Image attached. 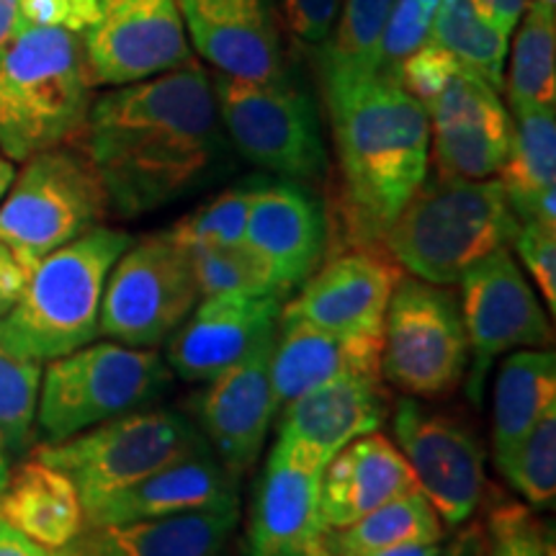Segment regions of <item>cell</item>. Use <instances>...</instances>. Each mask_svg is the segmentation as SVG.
Wrapping results in <instances>:
<instances>
[{"label": "cell", "mask_w": 556, "mask_h": 556, "mask_svg": "<svg viewBox=\"0 0 556 556\" xmlns=\"http://www.w3.org/2000/svg\"><path fill=\"white\" fill-rule=\"evenodd\" d=\"M80 139L119 217H142L184 199L227 150L212 73L193 60L109 88L90 103Z\"/></svg>", "instance_id": "obj_1"}, {"label": "cell", "mask_w": 556, "mask_h": 556, "mask_svg": "<svg viewBox=\"0 0 556 556\" xmlns=\"http://www.w3.org/2000/svg\"><path fill=\"white\" fill-rule=\"evenodd\" d=\"M340 170L348 248L381 245L428 178L430 124L422 103L384 75L323 83Z\"/></svg>", "instance_id": "obj_2"}, {"label": "cell", "mask_w": 556, "mask_h": 556, "mask_svg": "<svg viewBox=\"0 0 556 556\" xmlns=\"http://www.w3.org/2000/svg\"><path fill=\"white\" fill-rule=\"evenodd\" d=\"M90 103L78 31L34 26L0 45V152L13 163L80 139Z\"/></svg>", "instance_id": "obj_3"}, {"label": "cell", "mask_w": 556, "mask_h": 556, "mask_svg": "<svg viewBox=\"0 0 556 556\" xmlns=\"http://www.w3.org/2000/svg\"><path fill=\"white\" fill-rule=\"evenodd\" d=\"M518 219L497 178L430 176L402 206L381 248L420 281L454 287L464 270L510 248Z\"/></svg>", "instance_id": "obj_4"}, {"label": "cell", "mask_w": 556, "mask_h": 556, "mask_svg": "<svg viewBox=\"0 0 556 556\" xmlns=\"http://www.w3.org/2000/svg\"><path fill=\"white\" fill-rule=\"evenodd\" d=\"M131 240L101 225L41 258L16 307L0 317V340L41 364L93 343L106 278Z\"/></svg>", "instance_id": "obj_5"}, {"label": "cell", "mask_w": 556, "mask_h": 556, "mask_svg": "<svg viewBox=\"0 0 556 556\" xmlns=\"http://www.w3.org/2000/svg\"><path fill=\"white\" fill-rule=\"evenodd\" d=\"M170 384L173 374L160 353L93 340L41 368L37 435L41 443L67 441L114 417L157 405Z\"/></svg>", "instance_id": "obj_6"}, {"label": "cell", "mask_w": 556, "mask_h": 556, "mask_svg": "<svg viewBox=\"0 0 556 556\" xmlns=\"http://www.w3.org/2000/svg\"><path fill=\"white\" fill-rule=\"evenodd\" d=\"M111 212L106 189L83 148H52L24 160L0 201V242L26 268L80 235L101 227Z\"/></svg>", "instance_id": "obj_7"}, {"label": "cell", "mask_w": 556, "mask_h": 556, "mask_svg": "<svg viewBox=\"0 0 556 556\" xmlns=\"http://www.w3.org/2000/svg\"><path fill=\"white\" fill-rule=\"evenodd\" d=\"M204 448H208L206 438L189 415L152 405L83 430L67 441L39 443L31 454L65 471L86 507Z\"/></svg>", "instance_id": "obj_8"}, {"label": "cell", "mask_w": 556, "mask_h": 556, "mask_svg": "<svg viewBox=\"0 0 556 556\" xmlns=\"http://www.w3.org/2000/svg\"><path fill=\"white\" fill-rule=\"evenodd\" d=\"M212 83L225 135L248 163L296 184L328 176L317 103L289 75L238 80L214 73Z\"/></svg>", "instance_id": "obj_9"}, {"label": "cell", "mask_w": 556, "mask_h": 556, "mask_svg": "<svg viewBox=\"0 0 556 556\" xmlns=\"http://www.w3.org/2000/svg\"><path fill=\"white\" fill-rule=\"evenodd\" d=\"M469 343L451 287L402 276L381 325V379L400 394L438 400L464 384Z\"/></svg>", "instance_id": "obj_10"}, {"label": "cell", "mask_w": 556, "mask_h": 556, "mask_svg": "<svg viewBox=\"0 0 556 556\" xmlns=\"http://www.w3.org/2000/svg\"><path fill=\"white\" fill-rule=\"evenodd\" d=\"M199 299L189 250L165 232L131 240L106 278L99 336L155 351L180 328Z\"/></svg>", "instance_id": "obj_11"}, {"label": "cell", "mask_w": 556, "mask_h": 556, "mask_svg": "<svg viewBox=\"0 0 556 556\" xmlns=\"http://www.w3.org/2000/svg\"><path fill=\"white\" fill-rule=\"evenodd\" d=\"M458 287L469 343V368L462 387L471 405H479L495 361L520 348L552 345V323L510 248H500L469 266Z\"/></svg>", "instance_id": "obj_12"}, {"label": "cell", "mask_w": 556, "mask_h": 556, "mask_svg": "<svg viewBox=\"0 0 556 556\" xmlns=\"http://www.w3.org/2000/svg\"><path fill=\"white\" fill-rule=\"evenodd\" d=\"M394 446L413 469L417 490L446 528L467 526L484 500V446L462 417L402 397L389 409Z\"/></svg>", "instance_id": "obj_13"}, {"label": "cell", "mask_w": 556, "mask_h": 556, "mask_svg": "<svg viewBox=\"0 0 556 556\" xmlns=\"http://www.w3.org/2000/svg\"><path fill=\"white\" fill-rule=\"evenodd\" d=\"M93 88H119L193 62L178 0H99L80 34Z\"/></svg>", "instance_id": "obj_14"}, {"label": "cell", "mask_w": 556, "mask_h": 556, "mask_svg": "<svg viewBox=\"0 0 556 556\" xmlns=\"http://www.w3.org/2000/svg\"><path fill=\"white\" fill-rule=\"evenodd\" d=\"M422 109L430 124L435 173L454 178L497 176L513 139V116L497 88L469 67H458Z\"/></svg>", "instance_id": "obj_15"}, {"label": "cell", "mask_w": 556, "mask_h": 556, "mask_svg": "<svg viewBox=\"0 0 556 556\" xmlns=\"http://www.w3.org/2000/svg\"><path fill=\"white\" fill-rule=\"evenodd\" d=\"M274 338L276 332L253 348L240 364L206 381L191 400V417L206 438L208 448L238 479L258 464L278 415V400L270 381Z\"/></svg>", "instance_id": "obj_16"}, {"label": "cell", "mask_w": 556, "mask_h": 556, "mask_svg": "<svg viewBox=\"0 0 556 556\" xmlns=\"http://www.w3.org/2000/svg\"><path fill=\"white\" fill-rule=\"evenodd\" d=\"M402 276L381 245L348 248L323 261L283 309L340 336L379 338L389 299Z\"/></svg>", "instance_id": "obj_17"}, {"label": "cell", "mask_w": 556, "mask_h": 556, "mask_svg": "<svg viewBox=\"0 0 556 556\" xmlns=\"http://www.w3.org/2000/svg\"><path fill=\"white\" fill-rule=\"evenodd\" d=\"M276 446L323 471L338 451L377 433L389 417V389L381 377H348L312 389L278 407Z\"/></svg>", "instance_id": "obj_18"}, {"label": "cell", "mask_w": 556, "mask_h": 556, "mask_svg": "<svg viewBox=\"0 0 556 556\" xmlns=\"http://www.w3.org/2000/svg\"><path fill=\"white\" fill-rule=\"evenodd\" d=\"M281 307L276 296H201L165 340V364L173 377L206 384L274 336Z\"/></svg>", "instance_id": "obj_19"}, {"label": "cell", "mask_w": 556, "mask_h": 556, "mask_svg": "<svg viewBox=\"0 0 556 556\" xmlns=\"http://www.w3.org/2000/svg\"><path fill=\"white\" fill-rule=\"evenodd\" d=\"M191 50L238 80L289 75L281 26L268 0H178Z\"/></svg>", "instance_id": "obj_20"}, {"label": "cell", "mask_w": 556, "mask_h": 556, "mask_svg": "<svg viewBox=\"0 0 556 556\" xmlns=\"http://www.w3.org/2000/svg\"><path fill=\"white\" fill-rule=\"evenodd\" d=\"M328 240V214L307 186L287 178L261 180L250 204L242 245L266 263L283 296L323 266Z\"/></svg>", "instance_id": "obj_21"}, {"label": "cell", "mask_w": 556, "mask_h": 556, "mask_svg": "<svg viewBox=\"0 0 556 556\" xmlns=\"http://www.w3.org/2000/svg\"><path fill=\"white\" fill-rule=\"evenodd\" d=\"M323 471L270 446L248 510L245 556H296L323 544L328 528L319 513Z\"/></svg>", "instance_id": "obj_22"}, {"label": "cell", "mask_w": 556, "mask_h": 556, "mask_svg": "<svg viewBox=\"0 0 556 556\" xmlns=\"http://www.w3.org/2000/svg\"><path fill=\"white\" fill-rule=\"evenodd\" d=\"M232 503H240V479L229 475L212 448H204L86 505V526L131 523Z\"/></svg>", "instance_id": "obj_23"}, {"label": "cell", "mask_w": 556, "mask_h": 556, "mask_svg": "<svg viewBox=\"0 0 556 556\" xmlns=\"http://www.w3.org/2000/svg\"><path fill=\"white\" fill-rule=\"evenodd\" d=\"M348 377H381V336H340L281 307L270 353L278 407Z\"/></svg>", "instance_id": "obj_24"}, {"label": "cell", "mask_w": 556, "mask_h": 556, "mask_svg": "<svg viewBox=\"0 0 556 556\" xmlns=\"http://www.w3.org/2000/svg\"><path fill=\"white\" fill-rule=\"evenodd\" d=\"M417 486L402 451L387 435L368 433L330 458L319 477V513L328 531L353 526L389 500Z\"/></svg>", "instance_id": "obj_25"}, {"label": "cell", "mask_w": 556, "mask_h": 556, "mask_svg": "<svg viewBox=\"0 0 556 556\" xmlns=\"http://www.w3.org/2000/svg\"><path fill=\"white\" fill-rule=\"evenodd\" d=\"M0 520L45 552L70 546L88 528L73 479L34 454L11 467L0 492Z\"/></svg>", "instance_id": "obj_26"}, {"label": "cell", "mask_w": 556, "mask_h": 556, "mask_svg": "<svg viewBox=\"0 0 556 556\" xmlns=\"http://www.w3.org/2000/svg\"><path fill=\"white\" fill-rule=\"evenodd\" d=\"M240 523V503L88 528L99 556H222Z\"/></svg>", "instance_id": "obj_27"}, {"label": "cell", "mask_w": 556, "mask_h": 556, "mask_svg": "<svg viewBox=\"0 0 556 556\" xmlns=\"http://www.w3.org/2000/svg\"><path fill=\"white\" fill-rule=\"evenodd\" d=\"M520 222L556 227V109L513 116V139L495 176Z\"/></svg>", "instance_id": "obj_28"}, {"label": "cell", "mask_w": 556, "mask_h": 556, "mask_svg": "<svg viewBox=\"0 0 556 556\" xmlns=\"http://www.w3.org/2000/svg\"><path fill=\"white\" fill-rule=\"evenodd\" d=\"M552 407H556L552 348H520L507 353L492 392V456L497 471Z\"/></svg>", "instance_id": "obj_29"}, {"label": "cell", "mask_w": 556, "mask_h": 556, "mask_svg": "<svg viewBox=\"0 0 556 556\" xmlns=\"http://www.w3.org/2000/svg\"><path fill=\"white\" fill-rule=\"evenodd\" d=\"M513 39L503 93L510 116L556 109V9L528 0Z\"/></svg>", "instance_id": "obj_30"}, {"label": "cell", "mask_w": 556, "mask_h": 556, "mask_svg": "<svg viewBox=\"0 0 556 556\" xmlns=\"http://www.w3.org/2000/svg\"><path fill=\"white\" fill-rule=\"evenodd\" d=\"M446 526L420 490L389 500L353 526L328 531V546L336 556H361L413 544H441Z\"/></svg>", "instance_id": "obj_31"}, {"label": "cell", "mask_w": 556, "mask_h": 556, "mask_svg": "<svg viewBox=\"0 0 556 556\" xmlns=\"http://www.w3.org/2000/svg\"><path fill=\"white\" fill-rule=\"evenodd\" d=\"M428 41L503 93L510 34L500 29L479 0H441Z\"/></svg>", "instance_id": "obj_32"}, {"label": "cell", "mask_w": 556, "mask_h": 556, "mask_svg": "<svg viewBox=\"0 0 556 556\" xmlns=\"http://www.w3.org/2000/svg\"><path fill=\"white\" fill-rule=\"evenodd\" d=\"M394 0H343L328 41L319 47L323 83L379 75V47Z\"/></svg>", "instance_id": "obj_33"}, {"label": "cell", "mask_w": 556, "mask_h": 556, "mask_svg": "<svg viewBox=\"0 0 556 556\" xmlns=\"http://www.w3.org/2000/svg\"><path fill=\"white\" fill-rule=\"evenodd\" d=\"M41 368V361L0 340V454L9 458H24L34 448Z\"/></svg>", "instance_id": "obj_34"}, {"label": "cell", "mask_w": 556, "mask_h": 556, "mask_svg": "<svg viewBox=\"0 0 556 556\" xmlns=\"http://www.w3.org/2000/svg\"><path fill=\"white\" fill-rule=\"evenodd\" d=\"M201 296H276L281 287L248 245L189 248Z\"/></svg>", "instance_id": "obj_35"}, {"label": "cell", "mask_w": 556, "mask_h": 556, "mask_svg": "<svg viewBox=\"0 0 556 556\" xmlns=\"http://www.w3.org/2000/svg\"><path fill=\"white\" fill-rule=\"evenodd\" d=\"M258 184L261 180H248V184L222 191L219 197L208 199L206 204L180 217L170 229H165V235L186 250L204 245H240L245 238L250 204H253Z\"/></svg>", "instance_id": "obj_36"}, {"label": "cell", "mask_w": 556, "mask_h": 556, "mask_svg": "<svg viewBox=\"0 0 556 556\" xmlns=\"http://www.w3.org/2000/svg\"><path fill=\"white\" fill-rule=\"evenodd\" d=\"M505 482L526 500V505L546 510L556 497V407L546 409L520 446L500 469Z\"/></svg>", "instance_id": "obj_37"}, {"label": "cell", "mask_w": 556, "mask_h": 556, "mask_svg": "<svg viewBox=\"0 0 556 556\" xmlns=\"http://www.w3.org/2000/svg\"><path fill=\"white\" fill-rule=\"evenodd\" d=\"M441 0H394L379 47V75L392 80L397 67L430 37Z\"/></svg>", "instance_id": "obj_38"}, {"label": "cell", "mask_w": 556, "mask_h": 556, "mask_svg": "<svg viewBox=\"0 0 556 556\" xmlns=\"http://www.w3.org/2000/svg\"><path fill=\"white\" fill-rule=\"evenodd\" d=\"M482 556H552L544 528L526 505L503 503L490 513Z\"/></svg>", "instance_id": "obj_39"}, {"label": "cell", "mask_w": 556, "mask_h": 556, "mask_svg": "<svg viewBox=\"0 0 556 556\" xmlns=\"http://www.w3.org/2000/svg\"><path fill=\"white\" fill-rule=\"evenodd\" d=\"M513 250L518 255V266L526 268L533 287L546 302L548 317L556 315V227L539 222H520Z\"/></svg>", "instance_id": "obj_40"}, {"label": "cell", "mask_w": 556, "mask_h": 556, "mask_svg": "<svg viewBox=\"0 0 556 556\" xmlns=\"http://www.w3.org/2000/svg\"><path fill=\"white\" fill-rule=\"evenodd\" d=\"M458 67L464 65L456 58H451L443 47L433 45V41H426L420 50H415L405 62H402L392 80L397 83L402 90H407L413 99L426 103L433 99L438 90L446 86L448 78Z\"/></svg>", "instance_id": "obj_41"}, {"label": "cell", "mask_w": 556, "mask_h": 556, "mask_svg": "<svg viewBox=\"0 0 556 556\" xmlns=\"http://www.w3.org/2000/svg\"><path fill=\"white\" fill-rule=\"evenodd\" d=\"M291 39L304 50L319 52L343 9V0H278Z\"/></svg>", "instance_id": "obj_42"}, {"label": "cell", "mask_w": 556, "mask_h": 556, "mask_svg": "<svg viewBox=\"0 0 556 556\" xmlns=\"http://www.w3.org/2000/svg\"><path fill=\"white\" fill-rule=\"evenodd\" d=\"M29 274L31 270L16 258V253L0 242V317H5L16 307L26 281H29Z\"/></svg>", "instance_id": "obj_43"}, {"label": "cell", "mask_w": 556, "mask_h": 556, "mask_svg": "<svg viewBox=\"0 0 556 556\" xmlns=\"http://www.w3.org/2000/svg\"><path fill=\"white\" fill-rule=\"evenodd\" d=\"M484 5V11L495 18V24L500 29L513 34V29L518 26L520 16H523L528 0H479Z\"/></svg>", "instance_id": "obj_44"}, {"label": "cell", "mask_w": 556, "mask_h": 556, "mask_svg": "<svg viewBox=\"0 0 556 556\" xmlns=\"http://www.w3.org/2000/svg\"><path fill=\"white\" fill-rule=\"evenodd\" d=\"M0 556H50V552L31 544L29 539H24L0 520Z\"/></svg>", "instance_id": "obj_45"}, {"label": "cell", "mask_w": 556, "mask_h": 556, "mask_svg": "<svg viewBox=\"0 0 556 556\" xmlns=\"http://www.w3.org/2000/svg\"><path fill=\"white\" fill-rule=\"evenodd\" d=\"M484 546V533L479 526H467L462 533L454 539V544L443 546L441 556H482Z\"/></svg>", "instance_id": "obj_46"}, {"label": "cell", "mask_w": 556, "mask_h": 556, "mask_svg": "<svg viewBox=\"0 0 556 556\" xmlns=\"http://www.w3.org/2000/svg\"><path fill=\"white\" fill-rule=\"evenodd\" d=\"M21 11H24V0H0V45L24 31Z\"/></svg>", "instance_id": "obj_47"}, {"label": "cell", "mask_w": 556, "mask_h": 556, "mask_svg": "<svg viewBox=\"0 0 556 556\" xmlns=\"http://www.w3.org/2000/svg\"><path fill=\"white\" fill-rule=\"evenodd\" d=\"M441 554H443V541L441 544H413V546L384 548V552L361 554V556H441Z\"/></svg>", "instance_id": "obj_48"}, {"label": "cell", "mask_w": 556, "mask_h": 556, "mask_svg": "<svg viewBox=\"0 0 556 556\" xmlns=\"http://www.w3.org/2000/svg\"><path fill=\"white\" fill-rule=\"evenodd\" d=\"M50 556H99V552L90 544L88 533H83L78 541H73V544L65 548H58V552H50Z\"/></svg>", "instance_id": "obj_49"}, {"label": "cell", "mask_w": 556, "mask_h": 556, "mask_svg": "<svg viewBox=\"0 0 556 556\" xmlns=\"http://www.w3.org/2000/svg\"><path fill=\"white\" fill-rule=\"evenodd\" d=\"M13 178H16V163L0 152V201H3L5 193H9Z\"/></svg>", "instance_id": "obj_50"}, {"label": "cell", "mask_w": 556, "mask_h": 556, "mask_svg": "<svg viewBox=\"0 0 556 556\" xmlns=\"http://www.w3.org/2000/svg\"><path fill=\"white\" fill-rule=\"evenodd\" d=\"M296 556H336V554H332V548L328 546V536H325L323 544L312 546V548H307V552H302V554H296Z\"/></svg>", "instance_id": "obj_51"}, {"label": "cell", "mask_w": 556, "mask_h": 556, "mask_svg": "<svg viewBox=\"0 0 556 556\" xmlns=\"http://www.w3.org/2000/svg\"><path fill=\"white\" fill-rule=\"evenodd\" d=\"M9 475H11V458L0 454V492H3L5 482H9Z\"/></svg>", "instance_id": "obj_52"}, {"label": "cell", "mask_w": 556, "mask_h": 556, "mask_svg": "<svg viewBox=\"0 0 556 556\" xmlns=\"http://www.w3.org/2000/svg\"><path fill=\"white\" fill-rule=\"evenodd\" d=\"M533 3H539V5H548V9H556V0H533Z\"/></svg>", "instance_id": "obj_53"}]
</instances>
